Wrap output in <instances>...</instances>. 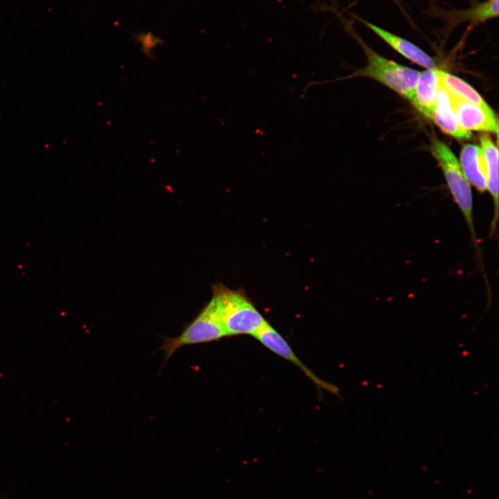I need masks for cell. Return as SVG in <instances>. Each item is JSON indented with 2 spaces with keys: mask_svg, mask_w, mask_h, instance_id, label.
<instances>
[{
  "mask_svg": "<svg viewBox=\"0 0 499 499\" xmlns=\"http://www.w3.org/2000/svg\"><path fill=\"white\" fill-rule=\"evenodd\" d=\"M444 132L458 139H469L471 133L462 128L451 107L448 93L440 83L438 98L430 118Z\"/></svg>",
  "mask_w": 499,
  "mask_h": 499,
  "instance_id": "cell-12",
  "label": "cell"
},
{
  "mask_svg": "<svg viewBox=\"0 0 499 499\" xmlns=\"http://www.w3.org/2000/svg\"><path fill=\"white\" fill-rule=\"evenodd\" d=\"M431 152L441 168L450 194L462 212L472 241L478 251L479 245L473 222V203L470 183L451 150L442 141L433 139Z\"/></svg>",
  "mask_w": 499,
  "mask_h": 499,
  "instance_id": "cell-3",
  "label": "cell"
},
{
  "mask_svg": "<svg viewBox=\"0 0 499 499\" xmlns=\"http://www.w3.org/2000/svg\"><path fill=\"white\" fill-rule=\"evenodd\" d=\"M359 20L405 58L427 69L437 68L433 58L415 44L371 22Z\"/></svg>",
  "mask_w": 499,
  "mask_h": 499,
  "instance_id": "cell-10",
  "label": "cell"
},
{
  "mask_svg": "<svg viewBox=\"0 0 499 499\" xmlns=\"http://www.w3.org/2000/svg\"><path fill=\"white\" fill-rule=\"evenodd\" d=\"M436 15L445 22V28L451 30L458 25L469 23L474 28L498 16V0H486L473 4L466 10H436Z\"/></svg>",
  "mask_w": 499,
  "mask_h": 499,
  "instance_id": "cell-7",
  "label": "cell"
},
{
  "mask_svg": "<svg viewBox=\"0 0 499 499\" xmlns=\"http://www.w3.org/2000/svg\"><path fill=\"white\" fill-rule=\"evenodd\" d=\"M438 68L420 73L412 99L413 106L426 117L430 119L435 110L440 87Z\"/></svg>",
  "mask_w": 499,
  "mask_h": 499,
  "instance_id": "cell-8",
  "label": "cell"
},
{
  "mask_svg": "<svg viewBox=\"0 0 499 499\" xmlns=\"http://www.w3.org/2000/svg\"><path fill=\"white\" fill-rule=\"evenodd\" d=\"M480 141L486 163L487 190L489 191L493 202V216L490 227V234L493 236L498 220V151L497 146L488 134H480Z\"/></svg>",
  "mask_w": 499,
  "mask_h": 499,
  "instance_id": "cell-9",
  "label": "cell"
},
{
  "mask_svg": "<svg viewBox=\"0 0 499 499\" xmlns=\"http://www.w3.org/2000/svg\"><path fill=\"white\" fill-rule=\"evenodd\" d=\"M446 91L453 112L462 128L469 132L475 130L498 133V121L492 110H486Z\"/></svg>",
  "mask_w": 499,
  "mask_h": 499,
  "instance_id": "cell-6",
  "label": "cell"
},
{
  "mask_svg": "<svg viewBox=\"0 0 499 499\" xmlns=\"http://www.w3.org/2000/svg\"><path fill=\"white\" fill-rule=\"evenodd\" d=\"M212 290L226 336H254L267 322L243 289L233 290L218 283Z\"/></svg>",
  "mask_w": 499,
  "mask_h": 499,
  "instance_id": "cell-2",
  "label": "cell"
},
{
  "mask_svg": "<svg viewBox=\"0 0 499 499\" xmlns=\"http://www.w3.org/2000/svg\"><path fill=\"white\" fill-rule=\"evenodd\" d=\"M437 72L440 83L446 91L486 110H491L479 93L467 82L439 69H437Z\"/></svg>",
  "mask_w": 499,
  "mask_h": 499,
  "instance_id": "cell-13",
  "label": "cell"
},
{
  "mask_svg": "<svg viewBox=\"0 0 499 499\" xmlns=\"http://www.w3.org/2000/svg\"><path fill=\"white\" fill-rule=\"evenodd\" d=\"M226 336L218 306L212 297L195 318L177 337L164 339L165 362L180 348L216 341Z\"/></svg>",
  "mask_w": 499,
  "mask_h": 499,
  "instance_id": "cell-4",
  "label": "cell"
},
{
  "mask_svg": "<svg viewBox=\"0 0 499 499\" xmlns=\"http://www.w3.org/2000/svg\"><path fill=\"white\" fill-rule=\"evenodd\" d=\"M462 170L469 183L480 192L487 190V171L484 154L480 146H463L460 155Z\"/></svg>",
  "mask_w": 499,
  "mask_h": 499,
  "instance_id": "cell-11",
  "label": "cell"
},
{
  "mask_svg": "<svg viewBox=\"0 0 499 499\" xmlns=\"http://www.w3.org/2000/svg\"><path fill=\"white\" fill-rule=\"evenodd\" d=\"M267 349L298 367L317 387L339 394V388L317 377L295 355L285 338L268 322L253 336Z\"/></svg>",
  "mask_w": 499,
  "mask_h": 499,
  "instance_id": "cell-5",
  "label": "cell"
},
{
  "mask_svg": "<svg viewBox=\"0 0 499 499\" xmlns=\"http://www.w3.org/2000/svg\"><path fill=\"white\" fill-rule=\"evenodd\" d=\"M354 37L365 53L367 59L366 67L350 75L337 78L332 80L311 81L307 85L306 89L313 85L326 84L352 78L366 77L386 85L410 100L421 72L380 55L369 48L358 36L354 35Z\"/></svg>",
  "mask_w": 499,
  "mask_h": 499,
  "instance_id": "cell-1",
  "label": "cell"
}]
</instances>
